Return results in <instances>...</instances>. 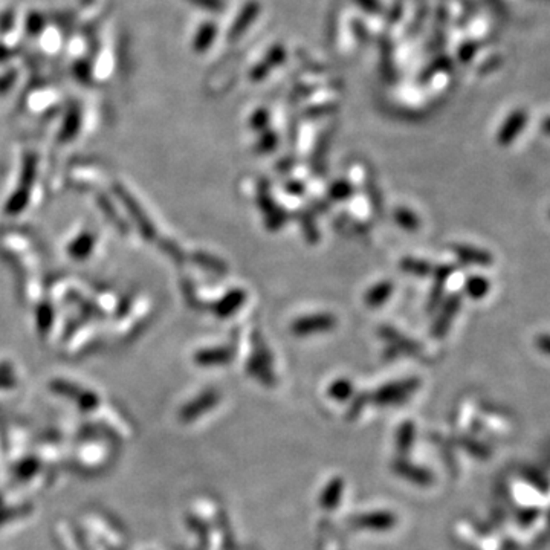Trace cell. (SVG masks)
I'll return each mask as SVG.
<instances>
[{"label": "cell", "instance_id": "6da1fadb", "mask_svg": "<svg viewBox=\"0 0 550 550\" xmlns=\"http://www.w3.org/2000/svg\"><path fill=\"white\" fill-rule=\"evenodd\" d=\"M335 326V318L329 317V315H318V317H309L298 320L293 322V332L298 335L306 333H315V332H324V330L332 329Z\"/></svg>", "mask_w": 550, "mask_h": 550}, {"label": "cell", "instance_id": "7a4b0ae2", "mask_svg": "<svg viewBox=\"0 0 550 550\" xmlns=\"http://www.w3.org/2000/svg\"><path fill=\"white\" fill-rule=\"evenodd\" d=\"M454 251L459 255L460 260L465 263H473V265H491L493 263V255L489 253L483 251V249H477L471 246H456Z\"/></svg>", "mask_w": 550, "mask_h": 550}, {"label": "cell", "instance_id": "3957f363", "mask_svg": "<svg viewBox=\"0 0 550 550\" xmlns=\"http://www.w3.org/2000/svg\"><path fill=\"white\" fill-rule=\"evenodd\" d=\"M523 126H524V116L522 113L513 115L512 118H509V121L504 124L503 129L500 130V134H498V143L503 145L511 144L513 139L517 138Z\"/></svg>", "mask_w": 550, "mask_h": 550}, {"label": "cell", "instance_id": "277c9868", "mask_svg": "<svg viewBox=\"0 0 550 550\" xmlns=\"http://www.w3.org/2000/svg\"><path fill=\"white\" fill-rule=\"evenodd\" d=\"M459 306H460V298L459 297H452V298L448 300V303H446L445 307H443L442 318H439V321L436 322V326H434V335L442 336V335L446 333V330H448V327L451 324L452 317L459 311Z\"/></svg>", "mask_w": 550, "mask_h": 550}, {"label": "cell", "instance_id": "5b68a950", "mask_svg": "<svg viewBox=\"0 0 550 550\" xmlns=\"http://www.w3.org/2000/svg\"><path fill=\"white\" fill-rule=\"evenodd\" d=\"M491 289V283L486 280L485 277H480V275H475L468 278L466 282V292L468 295L471 298L475 300H480L486 295Z\"/></svg>", "mask_w": 550, "mask_h": 550}, {"label": "cell", "instance_id": "8992f818", "mask_svg": "<svg viewBox=\"0 0 550 550\" xmlns=\"http://www.w3.org/2000/svg\"><path fill=\"white\" fill-rule=\"evenodd\" d=\"M25 26H26L28 35H31V37L39 35L43 31V29H45V17H43L40 12L31 11V12L28 14Z\"/></svg>", "mask_w": 550, "mask_h": 550}, {"label": "cell", "instance_id": "52a82bcc", "mask_svg": "<svg viewBox=\"0 0 550 550\" xmlns=\"http://www.w3.org/2000/svg\"><path fill=\"white\" fill-rule=\"evenodd\" d=\"M244 300H245L244 292H240V291L231 292L230 295L226 297V298L223 300V303H222V304H226V306L219 307V313H222V315H228V313L234 312V311H236L237 307L241 304V302H244Z\"/></svg>", "mask_w": 550, "mask_h": 550}, {"label": "cell", "instance_id": "ba28073f", "mask_svg": "<svg viewBox=\"0 0 550 550\" xmlns=\"http://www.w3.org/2000/svg\"><path fill=\"white\" fill-rule=\"evenodd\" d=\"M392 289H393V286H392L390 283L378 284L376 288L369 293V297H367V303L372 304V306L383 303L384 300H385L388 295H390V291H392Z\"/></svg>", "mask_w": 550, "mask_h": 550}, {"label": "cell", "instance_id": "9c48e42d", "mask_svg": "<svg viewBox=\"0 0 550 550\" xmlns=\"http://www.w3.org/2000/svg\"><path fill=\"white\" fill-rule=\"evenodd\" d=\"M72 71H73V73H75V77L80 80V82L91 83L92 69H91L89 62H87V60H77L75 63H73Z\"/></svg>", "mask_w": 550, "mask_h": 550}, {"label": "cell", "instance_id": "30bf717a", "mask_svg": "<svg viewBox=\"0 0 550 550\" xmlns=\"http://www.w3.org/2000/svg\"><path fill=\"white\" fill-rule=\"evenodd\" d=\"M230 359V351L228 350H211V351H205L202 354V356L199 358L201 363H225Z\"/></svg>", "mask_w": 550, "mask_h": 550}, {"label": "cell", "instance_id": "8fae6325", "mask_svg": "<svg viewBox=\"0 0 550 550\" xmlns=\"http://www.w3.org/2000/svg\"><path fill=\"white\" fill-rule=\"evenodd\" d=\"M212 40V28L211 26H205L201 29L199 37H197L196 42H194V48L197 51H205L210 43Z\"/></svg>", "mask_w": 550, "mask_h": 550}, {"label": "cell", "instance_id": "7c38bea8", "mask_svg": "<svg viewBox=\"0 0 550 550\" xmlns=\"http://www.w3.org/2000/svg\"><path fill=\"white\" fill-rule=\"evenodd\" d=\"M402 268L405 271H410V273H414V274H427L430 271V265H427L425 262H414V260H405L402 262Z\"/></svg>", "mask_w": 550, "mask_h": 550}, {"label": "cell", "instance_id": "4fadbf2b", "mask_svg": "<svg viewBox=\"0 0 550 550\" xmlns=\"http://www.w3.org/2000/svg\"><path fill=\"white\" fill-rule=\"evenodd\" d=\"M12 26H14V12L6 11L3 16L0 17V31L5 34L8 33Z\"/></svg>", "mask_w": 550, "mask_h": 550}, {"label": "cell", "instance_id": "5bb4252c", "mask_svg": "<svg viewBox=\"0 0 550 550\" xmlns=\"http://www.w3.org/2000/svg\"><path fill=\"white\" fill-rule=\"evenodd\" d=\"M14 80H16V71H10L8 73H5L3 77H0V93L8 91L12 86Z\"/></svg>", "mask_w": 550, "mask_h": 550}, {"label": "cell", "instance_id": "9a60e30c", "mask_svg": "<svg viewBox=\"0 0 550 550\" xmlns=\"http://www.w3.org/2000/svg\"><path fill=\"white\" fill-rule=\"evenodd\" d=\"M535 344H537V347L544 351V354L550 355V335H540L537 336V340H535Z\"/></svg>", "mask_w": 550, "mask_h": 550}, {"label": "cell", "instance_id": "2e32d148", "mask_svg": "<svg viewBox=\"0 0 550 550\" xmlns=\"http://www.w3.org/2000/svg\"><path fill=\"white\" fill-rule=\"evenodd\" d=\"M192 2L205 6V8H211V6H214V0H192Z\"/></svg>", "mask_w": 550, "mask_h": 550}, {"label": "cell", "instance_id": "e0dca14e", "mask_svg": "<svg viewBox=\"0 0 550 550\" xmlns=\"http://www.w3.org/2000/svg\"><path fill=\"white\" fill-rule=\"evenodd\" d=\"M544 129H546V131H547V134H550V121H547V122H546V126H544Z\"/></svg>", "mask_w": 550, "mask_h": 550}]
</instances>
